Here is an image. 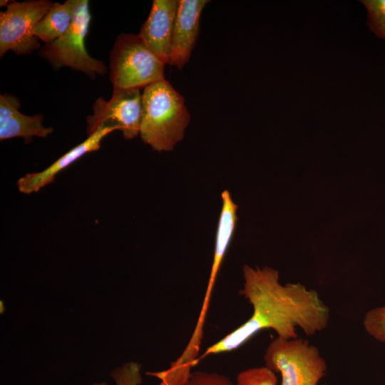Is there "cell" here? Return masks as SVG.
Listing matches in <instances>:
<instances>
[{"instance_id": "12", "label": "cell", "mask_w": 385, "mask_h": 385, "mask_svg": "<svg viewBox=\"0 0 385 385\" xmlns=\"http://www.w3.org/2000/svg\"><path fill=\"white\" fill-rule=\"evenodd\" d=\"M76 1L67 0L62 4L53 2L36 26L34 35L45 44L62 37L73 22Z\"/></svg>"}, {"instance_id": "17", "label": "cell", "mask_w": 385, "mask_h": 385, "mask_svg": "<svg viewBox=\"0 0 385 385\" xmlns=\"http://www.w3.org/2000/svg\"><path fill=\"white\" fill-rule=\"evenodd\" d=\"M183 385H233L225 375L206 371H193Z\"/></svg>"}, {"instance_id": "9", "label": "cell", "mask_w": 385, "mask_h": 385, "mask_svg": "<svg viewBox=\"0 0 385 385\" xmlns=\"http://www.w3.org/2000/svg\"><path fill=\"white\" fill-rule=\"evenodd\" d=\"M207 0H179L173 28L170 65L181 70L188 62L200 32L201 13Z\"/></svg>"}, {"instance_id": "11", "label": "cell", "mask_w": 385, "mask_h": 385, "mask_svg": "<svg viewBox=\"0 0 385 385\" xmlns=\"http://www.w3.org/2000/svg\"><path fill=\"white\" fill-rule=\"evenodd\" d=\"M115 130L112 128L100 129L88 135V138L66 152L44 170L26 173L17 181V187L21 193L31 194L39 191L46 185L52 183L58 173L78 160L88 153L98 150L103 139Z\"/></svg>"}, {"instance_id": "7", "label": "cell", "mask_w": 385, "mask_h": 385, "mask_svg": "<svg viewBox=\"0 0 385 385\" xmlns=\"http://www.w3.org/2000/svg\"><path fill=\"white\" fill-rule=\"evenodd\" d=\"M92 108L93 114L86 118L88 136L103 128L120 130L128 140L139 135L142 118L140 89L113 88L109 100L98 97Z\"/></svg>"}, {"instance_id": "16", "label": "cell", "mask_w": 385, "mask_h": 385, "mask_svg": "<svg viewBox=\"0 0 385 385\" xmlns=\"http://www.w3.org/2000/svg\"><path fill=\"white\" fill-rule=\"evenodd\" d=\"M141 366L136 362H129L112 371L111 376L116 385H140L142 382ZM93 385H107L106 383Z\"/></svg>"}, {"instance_id": "4", "label": "cell", "mask_w": 385, "mask_h": 385, "mask_svg": "<svg viewBox=\"0 0 385 385\" xmlns=\"http://www.w3.org/2000/svg\"><path fill=\"white\" fill-rule=\"evenodd\" d=\"M264 361L265 366L280 374L281 385H317L327 369L319 349L298 337L273 339L266 349Z\"/></svg>"}, {"instance_id": "6", "label": "cell", "mask_w": 385, "mask_h": 385, "mask_svg": "<svg viewBox=\"0 0 385 385\" xmlns=\"http://www.w3.org/2000/svg\"><path fill=\"white\" fill-rule=\"evenodd\" d=\"M53 4L48 0L9 3L6 10L0 13L1 57L9 51L17 55H28L41 48L34 31Z\"/></svg>"}, {"instance_id": "5", "label": "cell", "mask_w": 385, "mask_h": 385, "mask_svg": "<svg viewBox=\"0 0 385 385\" xmlns=\"http://www.w3.org/2000/svg\"><path fill=\"white\" fill-rule=\"evenodd\" d=\"M91 19L89 1L76 0L68 31L58 39L44 44L39 55L56 69L69 67L92 78L106 73L108 68L104 63L91 56L85 46Z\"/></svg>"}, {"instance_id": "10", "label": "cell", "mask_w": 385, "mask_h": 385, "mask_svg": "<svg viewBox=\"0 0 385 385\" xmlns=\"http://www.w3.org/2000/svg\"><path fill=\"white\" fill-rule=\"evenodd\" d=\"M19 100L11 94L0 95V140L21 137L25 143L34 137L46 138L52 132V127L43 125L41 114L25 115L19 111Z\"/></svg>"}, {"instance_id": "8", "label": "cell", "mask_w": 385, "mask_h": 385, "mask_svg": "<svg viewBox=\"0 0 385 385\" xmlns=\"http://www.w3.org/2000/svg\"><path fill=\"white\" fill-rule=\"evenodd\" d=\"M178 4L177 0H154L138 34L151 52L165 64H169L171 58Z\"/></svg>"}, {"instance_id": "13", "label": "cell", "mask_w": 385, "mask_h": 385, "mask_svg": "<svg viewBox=\"0 0 385 385\" xmlns=\"http://www.w3.org/2000/svg\"><path fill=\"white\" fill-rule=\"evenodd\" d=\"M233 385H277L275 373L267 366L250 368L240 371Z\"/></svg>"}, {"instance_id": "2", "label": "cell", "mask_w": 385, "mask_h": 385, "mask_svg": "<svg viewBox=\"0 0 385 385\" xmlns=\"http://www.w3.org/2000/svg\"><path fill=\"white\" fill-rule=\"evenodd\" d=\"M189 122L183 96L166 79L143 88L139 135L153 150H172L183 138Z\"/></svg>"}, {"instance_id": "15", "label": "cell", "mask_w": 385, "mask_h": 385, "mask_svg": "<svg viewBox=\"0 0 385 385\" xmlns=\"http://www.w3.org/2000/svg\"><path fill=\"white\" fill-rule=\"evenodd\" d=\"M363 326L370 336L385 344V306L367 312L363 319Z\"/></svg>"}, {"instance_id": "3", "label": "cell", "mask_w": 385, "mask_h": 385, "mask_svg": "<svg viewBox=\"0 0 385 385\" xmlns=\"http://www.w3.org/2000/svg\"><path fill=\"white\" fill-rule=\"evenodd\" d=\"M165 66L138 34H121L111 52V82L113 88H144L165 78Z\"/></svg>"}, {"instance_id": "14", "label": "cell", "mask_w": 385, "mask_h": 385, "mask_svg": "<svg viewBox=\"0 0 385 385\" xmlns=\"http://www.w3.org/2000/svg\"><path fill=\"white\" fill-rule=\"evenodd\" d=\"M367 10L369 29L377 36L385 39V0L360 1Z\"/></svg>"}, {"instance_id": "1", "label": "cell", "mask_w": 385, "mask_h": 385, "mask_svg": "<svg viewBox=\"0 0 385 385\" xmlns=\"http://www.w3.org/2000/svg\"><path fill=\"white\" fill-rule=\"evenodd\" d=\"M242 294L252 307L251 317L239 327L208 346L198 361L205 356L238 349L259 332L272 329L278 337L297 338V329L307 336L327 327L330 310L314 289L300 283L282 284L276 270L265 267L242 269Z\"/></svg>"}]
</instances>
